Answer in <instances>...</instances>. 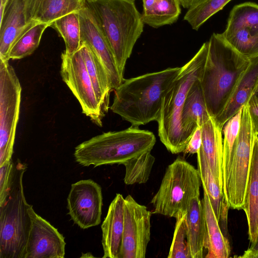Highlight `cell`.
Returning a JSON list of instances; mask_svg holds the SVG:
<instances>
[{
	"instance_id": "6da1fadb",
	"label": "cell",
	"mask_w": 258,
	"mask_h": 258,
	"mask_svg": "<svg viewBox=\"0 0 258 258\" xmlns=\"http://www.w3.org/2000/svg\"><path fill=\"white\" fill-rule=\"evenodd\" d=\"M181 67L124 79L113 91L111 110L132 126L138 127L160 117L162 100L180 72Z\"/></svg>"
},
{
	"instance_id": "7a4b0ae2",
	"label": "cell",
	"mask_w": 258,
	"mask_h": 258,
	"mask_svg": "<svg viewBox=\"0 0 258 258\" xmlns=\"http://www.w3.org/2000/svg\"><path fill=\"white\" fill-rule=\"evenodd\" d=\"M201 84L208 112L213 118L223 110L250 60L239 53L222 36L213 33Z\"/></svg>"
},
{
	"instance_id": "3957f363",
	"label": "cell",
	"mask_w": 258,
	"mask_h": 258,
	"mask_svg": "<svg viewBox=\"0 0 258 258\" xmlns=\"http://www.w3.org/2000/svg\"><path fill=\"white\" fill-rule=\"evenodd\" d=\"M85 5L104 34L123 77L126 61L143 31L142 15L133 0H85Z\"/></svg>"
},
{
	"instance_id": "277c9868",
	"label": "cell",
	"mask_w": 258,
	"mask_h": 258,
	"mask_svg": "<svg viewBox=\"0 0 258 258\" xmlns=\"http://www.w3.org/2000/svg\"><path fill=\"white\" fill-rule=\"evenodd\" d=\"M209 42L185 65L162 100L157 121L158 136L166 149L172 154L183 152L186 148L181 128V114L187 93L195 81L201 79L206 62Z\"/></svg>"
},
{
	"instance_id": "5b68a950",
	"label": "cell",
	"mask_w": 258,
	"mask_h": 258,
	"mask_svg": "<svg viewBox=\"0 0 258 258\" xmlns=\"http://www.w3.org/2000/svg\"><path fill=\"white\" fill-rule=\"evenodd\" d=\"M156 141L152 132L132 126L120 131L104 133L81 143L75 148L74 155L83 166L123 164L151 151Z\"/></svg>"
},
{
	"instance_id": "8992f818",
	"label": "cell",
	"mask_w": 258,
	"mask_h": 258,
	"mask_svg": "<svg viewBox=\"0 0 258 258\" xmlns=\"http://www.w3.org/2000/svg\"><path fill=\"white\" fill-rule=\"evenodd\" d=\"M26 169L24 163H15L10 190L0 204V258H26L33 209L24 195L23 177Z\"/></svg>"
},
{
	"instance_id": "52a82bcc",
	"label": "cell",
	"mask_w": 258,
	"mask_h": 258,
	"mask_svg": "<svg viewBox=\"0 0 258 258\" xmlns=\"http://www.w3.org/2000/svg\"><path fill=\"white\" fill-rule=\"evenodd\" d=\"M201 184L197 169L178 157L167 167L151 200L153 213L175 218L186 213L191 201L200 197Z\"/></svg>"
},
{
	"instance_id": "ba28073f",
	"label": "cell",
	"mask_w": 258,
	"mask_h": 258,
	"mask_svg": "<svg viewBox=\"0 0 258 258\" xmlns=\"http://www.w3.org/2000/svg\"><path fill=\"white\" fill-rule=\"evenodd\" d=\"M255 134L247 104L241 109L240 129L235 141L227 177L223 181L225 201L232 209H242L248 181Z\"/></svg>"
},
{
	"instance_id": "9c48e42d",
	"label": "cell",
	"mask_w": 258,
	"mask_h": 258,
	"mask_svg": "<svg viewBox=\"0 0 258 258\" xmlns=\"http://www.w3.org/2000/svg\"><path fill=\"white\" fill-rule=\"evenodd\" d=\"M21 91L14 68L0 58V166L12 159Z\"/></svg>"
},
{
	"instance_id": "30bf717a",
	"label": "cell",
	"mask_w": 258,
	"mask_h": 258,
	"mask_svg": "<svg viewBox=\"0 0 258 258\" xmlns=\"http://www.w3.org/2000/svg\"><path fill=\"white\" fill-rule=\"evenodd\" d=\"M60 75L81 106L82 112L99 126H102V113L86 64L79 48L72 54L61 55Z\"/></svg>"
},
{
	"instance_id": "8fae6325",
	"label": "cell",
	"mask_w": 258,
	"mask_h": 258,
	"mask_svg": "<svg viewBox=\"0 0 258 258\" xmlns=\"http://www.w3.org/2000/svg\"><path fill=\"white\" fill-rule=\"evenodd\" d=\"M221 34L244 57L250 59L258 56V5L245 2L234 6Z\"/></svg>"
},
{
	"instance_id": "7c38bea8",
	"label": "cell",
	"mask_w": 258,
	"mask_h": 258,
	"mask_svg": "<svg viewBox=\"0 0 258 258\" xmlns=\"http://www.w3.org/2000/svg\"><path fill=\"white\" fill-rule=\"evenodd\" d=\"M152 212L131 195L124 198V229L119 258H145L151 237Z\"/></svg>"
},
{
	"instance_id": "4fadbf2b",
	"label": "cell",
	"mask_w": 258,
	"mask_h": 258,
	"mask_svg": "<svg viewBox=\"0 0 258 258\" xmlns=\"http://www.w3.org/2000/svg\"><path fill=\"white\" fill-rule=\"evenodd\" d=\"M103 197L101 186L92 179L81 180L71 185L67 208L71 219L85 229L101 222Z\"/></svg>"
},
{
	"instance_id": "5bb4252c",
	"label": "cell",
	"mask_w": 258,
	"mask_h": 258,
	"mask_svg": "<svg viewBox=\"0 0 258 258\" xmlns=\"http://www.w3.org/2000/svg\"><path fill=\"white\" fill-rule=\"evenodd\" d=\"M78 13L81 43L86 44L102 64L110 78L114 90L124 79L119 74L107 40L85 2Z\"/></svg>"
},
{
	"instance_id": "9a60e30c",
	"label": "cell",
	"mask_w": 258,
	"mask_h": 258,
	"mask_svg": "<svg viewBox=\"0 0 258 258\" xmlns=\"http://www.w3.org/2000/svg\"><path fill=\"white\" fill-rule=\"evenodd\" d=\"M65 246L62 235L33 209L26 258H63Z\"/></svg>"
},
{
	"instance_id": "2e32d148",
	"label": "cell",
	"mask_w": 258,
	"mask_h": 258,
	"mask_svg": "<svg viewBox=\"0 0 258 258\" xmlns=\"http://www.w3.org/2000/svg\"><path fill=\"white\" fill-rule=\"evenodd\" d=\"M26 0H8L0 16V58L9 61L11 47L19 38L37 22H29Z\"/></svg>"
},
{
	"instance_id": "e0dca14e",
	"label": "cell",
	"mask_w": 258,
	"mask_h": 258,
	"mask_svg": "<svg viewBox=\"0 0 258 258\" xmlns=\"http://www.w3.org/2000/svg\"><path fill=\"white\" fill-rule=\"evenodd\" d=\"M124 198L117 194L102 225L103 258H119L124 229Z\"/></svg>"
},
{
	"instance_id": "ac0fdd59",
	"label": "cell",
	"mask_w": 258,
	"mask_h": 258,
	"mask_svg": "<svg viewBox=\"0 0 258 258\" xmlns=\"http://www.w3.org/2000/svg\"><path fill=\"white\" fill-rule=\"evenodd\" d=\"M250 63L234 88L222 112L215 120L222 130L225 122L246 105L258 85V56L250 59Z\"/></svg>"
},
{
	"instance_id": "d6986e66",
	"label": "cell",
	"mask_w": 258,
	"mask_h": 258,
	"mask_svg": "<svg viewBox=\"0 0 258 258\" xmlns=\"http://www.w3.org/2000/svg\"><path fill=\"white\" fill-rule=\"evenodd\" d=\"M210 117L199 79L187 93L181 114V128L186 146L197 127H201Z\"/></svg>"
},
{
	"instance_id": "ffe728a7",
	"label": "cell",
	"mask_w": 258,
	"mask_h": 258,
	"mask_svg": "<svg viewBox=\"0 0 258 258\" xmlns=\"http://www.w3.org/2000/svg\"><path fill=\"white\" fill-rule=\"evenodd\" d=\"M85 2V0H26L27 19L30 23H44L51 25L59 18L80 11Z\"/></svg>"
},
{
	"instance_id": "44dd1931",
	"label": "cell",
	"mask_w": 258,
	"mask_h": 258,
	"mask_svg": "<svg viewBox=\"0 0 258 258\" xmlns=\"http://www.w3.org/2000/svg\"><path fill=\"white\" fill-rule=\"evenodd\" d=\"M201 130L202 140L199 150L223 190L222 130L211 117L203 123Z\"/></svg>"
},
{
	"instance_id": "7402d4cb",
	"label": "cell",
	"mask_w": 258,
	"mask_h": 258,
	"mask_svg": "<svg viewBox=\"0 0 258 258\" xmlns=\"http://www.w3.org/2000/svg\"><path fill=\"white\" fill-rule=\"evenodd\" d=\"M80 49L97 101L105 115L110 108V94L113 90L110 78L102 64L86 44L82 43Z\"/></svg>"
},
{
	"instance_id": "603a6c76",
	"label": "cell",
	"mask_w": 258,
	"mask_h": 258,
	"mask_svg": "<svg viewBox=\"0 0 258 258\" xmlns=\"http://www.w3.org/2000/svg\"><path fill=\"white\" fill-rule=\"evenodd\" d=\"M246 216L250 245L258 237V136L255 138L244 207Z\"/></svg>"
},
{
	"instance_id": "cb8c5ba5",
	"label": "cell",
	"mask_w": 258,
	"mask_h": 258,
	"mask_svg": "<svg viewBox=\"0 0 258 258\" xmlns=\"http://www.w3.org/2000/svg\"><path fill=\"white\" fill-rule=\"evenodd\" d=\"M206 222V235L205 248L208 252L206 258H228L230 247L228 239L223 234L213 211L209 197L204 190L202 200Z\"/></svg>"
},
{
	"instance_id": "d4e9b609",
	"label": "cell",
	"mask_w": 258,
	"mask_h": 258,
	"mask_svg": "<svg viewBox=\"0 0 258 258\" xmlns=\"http://www.w3.org/2000/svg\"><path fill=\"white\" fill-rule=\"evenodd\" d=\"M197 154V163L203 190L210 199L211 206L219 222L227 221L229 208L224 197L223 190L211 171L209 164L202 152L199 150Z\"/></svg>"
},
{
	"instance_id": "484cf974",
	"label": "cell",
	"mask_w": 258,
	"mask_h": 258,
	"mask_svg": "<svg viewBox=\"0 0 258 258\" xmlns=\"http://www.w3.org/2000/svg\"><path fill=\"white\" fill-rule=\"evenodd\" d=\"M186 222L191 257L202 258L206 229L203 207L200 197L191 201L186 212Z\"/></svg>"
},
{
	"instance_id": "4316f807",
	"label": "cell",
	"mask_w": 258,
	"mask_h": 258,
	"mask_svg": "<svg viewBox=\"0 0 258 258\" xmlns=\"http://www.w3.org/2000/svg\"><path fill=\"white\" fill-rule=\"evenodd\" d=\"M179 0H153L142 15L144 24L158 28L175 22L180 14Z\"/></svg>"
},
{
	"instance_id": "83f0119b",
	"label": "cell",
	"mask_w": 258,
	"mask_h": 258,
	"mask_svg": "<svg viewBox=\"0 0 258 258\" xmlns=\"http://www.w3.org/2000/svg\"><path fill=\"white\" fill-rule=\"evenodd\" d=\"M63 38L65 52L72 54L81 47V30L78 12L69 13L54 21L51 24Z\"/></svg>"
},
{
	"instance_id": "f1b7e54d",
	"label": "cell",
	"mask_w": 258,
	"mask_h": 258,
	"mask_svg": "<svg viewBox=\"0 0 258 258\" xmlns=\"http://www.w3.org/2000/svg\"><path fill=\"white\" fill-rule=\"evenodd\" d=\"M50 24L37 23L24 33L11 47L9 59H19L31 54L38 47L43 32Z\"/></svg>"
},
{
	"instance_id": "f546056e",
	"label": "cell",
	"mask_w": 258,
	"mask_h": 258,
	"mask_svg": "<svg viewBox=\"0 0 258 258\" xmlns=\"http://www.w3.org/2000/svg\"><path fill=\"white\" fill-rule=\"evenodd\" d=\"M155 158L151 151L144 152L125 162V172L123 179L126 185L145 183L148 180Z\"/></svg>"
},
{
	"instance_id": "4dcf8cb0",
	"label": "cell",
	"mask_w": 258,
	"mask_h": 258,
	"mask_svg": "<svg viewBox=\"0 0 258 258\" xmlns=\"http://www.w3.org/2000/svg\"><path fill=\"white\" fill-rule=\"evenodd\" d=\"M232 0H199L188 9L184 16L192 29L198 30L210 18Z\"/></svg>"
},
{
	"instance_id": "1f68e13d",
	"label": "cell",
	"mask_w": 258,
	"mask_h": 258,
	"mask_svg": "<svg viewBox=\"0 0 258 258\" xmlns=\"http://www.w3.org/2000/svg\"><path fill=\"white\" fill-rule=\"evenodd\" d=\"M241 115V109L229 119L222 128L224 135L222 162L223 181L228 174L232 150L239 132Z\"/></svg>"
},
{
	"instance_id": "d6a6232c",
	"label": "cell",
	"mask_w": 258,
	"mask_h": 258,
	"mask_svg": "<svg viewBox=\"0 0 258 258\" xmlns=\"http://www.w3.org/2000/svg\"><path fill=\"white\" fill-rule=\"evenodd\" d=\"M186 214L179 215L176 223L168 258H192L190 250Z\"/></svg>"
},
{
	"instance_id": "836d02e7",
	"label": "cell",
	"mask_w": 258,
	"mask_h": 258,
	"mask_svg": "<svg viewBox=\"0 0 258 258\" xmlns=\"http://www.w3.org/2000/svg\"><path fill=\"white\" fill-rule=\"evenodd\" d=\"M15 171V163L12 159L0 166V204L6 199L12 184Z\"/></svg>"
},
{
	"instance_id": "e575fe53",
	"label": "cell",
	"mask_w": 258,
	"mask_h": 258,
	"mask_svg": "<svg viewBox=\"0 0 258 258\" xmlns=\"http://www.w3.org/2000/svg\"><path fill=\"white\" fill-rule=\"evenodd\" d=\"M202 130L198 126L190 139L183 152L193 154L197 153L202 145Z\"/></svg>"
},
{
	"instance_id": "d590c367",
	"label": "cell",
	"mask_w": 258,
	"mask_h": 258,
	"mask_svg": "<svg viewBox=\"0 0 258 258\" xmlns=\"http://www.w3.org/2000/svg\"><path fill=\"white\" fill-rule=\"evenodd\" d=\"M247 105L254 132L258 136V100L252 95Z\"/></svg>"
},
{
	"instance_id": "8d00e7d4",
	"label": "cell",
	"mask_w": 258,
	"mask_h": 258,
	"mask_svg": "<svg viewBox=\"0 0 258 258\" xmlns=\"http://www.w3.org/2000/svg\"><path fill=\"white\" fill-rule=\"evenodd\" d=\"M257 252H258V237L255 243L253 245H250L249 248L244 251L243 254L238 257L249 258L251 255Z\"/></svg>"
},
{
	"instance_id": "74e56055",
	"label": "cell",
	"mask_w": 258,
	"mask_h": 258,
	"mask_svg": "<svg viewBox=\"0 0 258 258\" xmlns=\"http://www.w3.org/2000/svg\"><path fill=\"white\" fill-rule=\"evenodd\" d=\"M199 0H179L180 5L184 8L188 9Z\"/></svg>"
},
{
	"instance_id": "f35d334b",
	"label": "cell",
	"mask_w": 258,
	"mask_h": 258,
	"mask_svg": "<svg viewBox=\"0 0 258 258\" xmlns=\"http://www.w3.org/2000/svg\"><path fill=\"white\" fill-rule=\"evenodd\" d=\"M8 0H1L0 4V15H2L3 13L4 8L6 5Z\"/></svg>"
},
{
	"instance_id": "ab89813d",
	"label": "cell",
	"mask_w": 258,
	"mask_h": 258,
	"mask_svg": "<svg viewBox=\"0 0 258 258\" xmlns=\"http://www.w3.org/2000/svg\"><path fill=\"white\" fill-rule=\"evenodd\" d=\"M253 96H254L256 98V99L258 100V85L254 94H253Z\"/></svg>"
},
{
	"instance_id": "60d3db41",
	"label": "cell",
	"mask_w": 258,
	"mask_h": 258,
	"mask_svg": "<svg viewBox=\"0 0 258 258\" xmlns=\"http://www.w3.org/2000/svg\"><path fill=\"white\" fill-rule=\"evenodd\" d=\"M133 1H135L136 0H133Z\"/></svg>"
}]
</instances>
